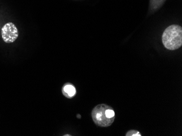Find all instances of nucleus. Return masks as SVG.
<instances>
[{
    "instance_id": "f257e3e1",
    "label": "nucleus",
    "mask_w": 182,
    "mask_h": 136,
    "mask_svg": "<svg viewBox=\"0 0 182 136\" xmlns=\"http://www.w3.org/2000/svg\"><path fill=\"white\" fill-rule=\"evenodd\" d=\"M95 124L100 127H110L115 118V111L112 107L106 104H99L95 106L91 113Z\"/></svg>"
},
{
    "instance_id": "f03ea898",
    "label": "nucleus",
    "mask_w": 182,
    "mask_h": 136,
    "mask_svg": "<svg viewBox=\"0 0 182 136\" xmlns=\"http://www.w3.org/2000/svg\"><path fill=\"white\" fill-rule=\"evenodd\" d=\"M163 45L166 48L174 51L182 45V28L179 25H173L164 30L162 35Z\"/></svg>"
},
{
    "instance_id": "7ed1b4c3",
    "label": "nucleus",
    "mask_w": 182,
    "mask_h": 136,
    "mask_svg": "<svg viewBox=\"0 0 182 136\" xmlns=\"http://www.w3.org/2000/svg\"><path fill=\"white\" fill-rule=\"evenodd\" d=\"M1 35L4 42L11 43L14 42L18 38L19 32L17 27L13 23L8 22L2 28Z\"/></svg>"
},
{
    "instance_id": "20e7f679",
    "label": "nucleus",
    "mask_w": 182,
    "mask_h": 136,
    "mask_svg": "<svg viewBox=\"0 0 182 136\" xmlns=\"http://www.w3.org/2000/svg\"><path fill=\"white\" fill-rule=\"evenodd\" d=\"M62 92L65 97L72 99L76 95V88L72 84L68 82L63 85Z\"/></svg>"
},
{
    "instance_id": "39448f33",
    "label": "nucleus",
    "mask_w": 182,
    "mask_h": 136,
    "mask_svg": "<svg viewBox=\"0 0 182 136\" xmlns=\"http://www.w3.org/2000/svg\"><path fill=\"white\" fill-rule=\"evenodd\" d=\"M126 136H141V134L137 130H130L126 133Z\"/></svg>"
},
{
    "instance_id": "423d86ee",
    "label": "nucleus",
    "mask_w": 182,
    "mask_h": 136,
    "mask_svg": "<svg viewBox=\"0 0 182 136\" xmlns=\"http://www.w3.org/2000/svg\"><path fill=\"white\" fill-rule=\"evenodd\" d=\"M77 118L78 119H80V118H81V116L79 114H77Z\"/></svg>"
}]
</instances>
